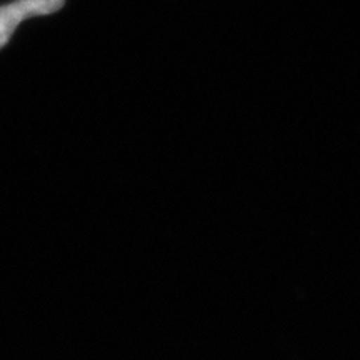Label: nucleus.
<instances>
[{
    "mask_svg": "<svg viewBox=\"0 0 360 360\" xmlns=\"http://www.w3.org/2000/svg\"><path fill=\"white\" fill-rule=\"evenodd\" d=\"M64 4L65 0H15L0 7V49L11 40L20 22L60 11Z\"/></svg>",
    "mask_w": 360,
    "mask_h": 360,
    "instance_id": "obj_1",
    "label": "nucleus"
}]
</instances>
